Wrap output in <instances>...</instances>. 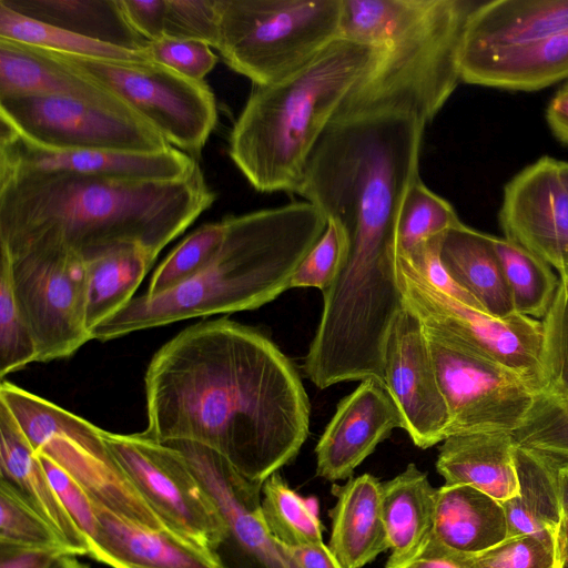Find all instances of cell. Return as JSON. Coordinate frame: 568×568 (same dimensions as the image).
Returning a JSON list of instances; mask_svg holds the SVG:
<instances>
[{
  "mask_svg": "<svg viewBox=\"0 0 568 568\" xmlns=\"http://www.w3.org/2000/svg\"><path fill=\"white\" fill-rule=\"evenodd\" d=\"M164 444L185 458L213 499L223 523L210 550L219 568H300L288 547L268 530L262 514V486L242 476L222 455L190 440Z\"/></svg>",
  "mask_w": 568,
  "mask_h": 568,
  "instance_id": "14",
  "label": "cell"
},
{
  "mask_svg": "<svg viewBox=\"0 0 568 568\" xmlns=\"http://www.w3.org/2000/svg\"><path fill=\"white\" fill-rule=\"evenodd\" d=\"M385 388L413 443L429 448L446 438L448 412L420 322L404 307L384 353Z\"/></svg>",
  "mask_w": 568,
  "mask_h": 568,
  "instance_id": "16",
  "label": "cell"
},
{
  "mask_svg": "<svg viewBox=\"0 0 568 568\" xmlns=\"http://www.w3.org/2000/svg\"><path fill=\"white\" fill-rule=\"evenodd\" d=\"M0 403L36 453L51 458L95 504L138 525L166 528L120 467L101 428L10 382L0 384Z\"/></svg>",
  "mask_w": 568,
  "mask_h": 568,
  "instance_id": "7",
  "label": "cell"
},
{
  "mask_svg": "<svg viewBox=\"0 0 568 568\" xmlns=\"http://www.w3.org/2000/svg\"><path fill=\"white\" fill-rule=\"evenodd\" d=\"M452 204L419 178L407 191L396 229V257H408L426 243L460 225Z\"/></svg>",
  "mask_w": 568,
  "mask_h": 568,
  "instance_id": "34",
  "label": "cell"
},
{
  "mask_svg": "<svg viewBox=\"0 0 568 568\" xmlns=\"http://www.w3.org/2000/svg\"><path fill=\"white\" fill-rule=\"evenodd\" d=\"M21 95L72 97L129 108L113 93L57 62L40 48L0 38V98Z\"/></svg>",
  "mask_w": 568,
  "mask_h": 568,
  "instance_id": "26",
  "label": "cell"
},
{
  "mask_svg": "<svg viewBox=\"0 0 568 568\" xmlns=\"http://www.w3.org/2000/svg\"><path fill=\"white\" fill-rule=\"evenodd\" d=\"M559 170L562 181L568 189V162L559 161Z\"/></svg>",
  "mask_w": 568,
  "mask_h": 568,
  "instance_id": "55",
  "label": "cell"
},
{
  "mask_svg": "<svg viewBox=\"0 0 568 568\" xmlns=\"http://www.w3.org/2000/svg\"><path fill=\"white\" fill-rule=\"evenodd\" d=\"M566 85H568V82L566 83Z\"/></svg>",
  "mask_w": 568,
  "mask_h": 568,
  "instance_id": "57",
  "label": "cell"
},
{
  "mask_svg": "<svg viewBox=\"0 0 568 568\" xmlns=\"http://www.w3.org/2000/svg\"><path fill=\"white\" fill-rule=\"evenodd\" d=\"M517 314L544 318L555 300L559 276L551 266L526 248L490 235Z\"/></svg>",
  "mask_w": 568,
  "mask_h": 568,
  "instance_id": "32",
  "label": "cell"
},
{
  "mask_svg": "<svg viewBox=\"0 0 568 568\" xmlns=\"http://www.w3.org/2000/svg\"><path fill=\"white\" fill-rule=\"evenodd\" d=\"M144 386L149 436L202 444L255 483L293 462L308 436L310 402L293 363L263 333L227 317L166 342Z\"/></svg>",
  "mask_w": 568,
  "mask_h": 568,
  "instance_id": "1",
  "label": "cell"
},
{
  "mask_svg": "<svg viewBox=\"0 0 568 568\" xmlns=\"http://www.w3.org/2000/svg\"><path fill=\"white\" fill-rule=\"evenodd\" d=\"M101 435L135 490L168 529L209 550L219 542L223 532L220 514L181 453L145 432L101 429Z\"/></svg>",
  "mask_w": 568,
  "mask_h": 568,
  "instance_id": "11",
  "label": "cell"
},
{
  "mask_svg": "<svg viewBox=\"0 0 568 568\" xmlns=\"http://www.w3.org/2000/svg\"><path fill=\"white\" fill-rule=\"evenodd\" d=\"M444 235L433 239L408 257V262L430 285L449 297L480 312L481 305L464 290L447 272L439 256L440 242ZM487 314V313H486Z\"/></svg>",
  "mask_w": 568,
  "mask_h": 568,
  "instance_id": "46",
  "label": "cell"
},
{
  "mask_svg": "<svg viewBox=\"0 0 568 568\" xmlns=\"http://www.w3.org/2000/svg\"><path fill=\"white\" fill-rule=\"evenodd\" d=\"M9 260L16 298L34 339L38 362L72 356L92 339L87 324L85 262L61 247Z\"/></svg>",
  "mask_w": 568,
  "mask_h": 568,
  "instance_id": "12",
  "label": "cell"
},
{
  "mask_svg": "<svg viewBox=\"0 0 568 568\" xmlns=\"http://www.w3.org/2000/svg\"><path fill=\"white\" fill-rule=\"evenodd\" d=\"M483 0H342L339 38L374 58L334 116L400 111L432 122L460 79V51Z\"/></svg>",
  "mask_w": 568,
  "mask_h": 568,
  "instance_id": "4",
  "label": "cell"
},
{
  "mask_svg": "<svg viewBox=\"0 0 568 568\" xmlns=\"http://www.w3.org/2000/svg\"><path fill=\"white\" fill-rule=\"evenodd\" d=\"M435 489L427 475L415 464L394 478L382 483V513L390 556L397 564L414 556L429 539L433 530Z\"/></svg>",
  "mask_w": 568,
  "mask_h": 568,
  "instance_id": "28",
  "label": "cell"
},
{
  "mask_svg": "<svg viewBox=\"0 0 568 568\" xmlns=\"http://www.w3.org/2000/svg\"><path fill=\"white\" fill-rule=\"evenodd\" d=\"M473 557L478 568H555L557 550L550 539L518 535Z\"/></svg>",
  "mask_w": 568,
  "mask_h": 568,
  "instance_id": "42",
  "label": "cell"
},
{
  "mask_svg": "<svg viewBox=\"0 0 568 568\" xmlns=\"http://www.w3.org/2000/svg\"><path fill=\"white\" fill-rule=\"evenodd\" d=\"M439 256L450 276L496 318L516 314L490 234L464 223L447 231L440 242Z\"/></svg>",
  "mask_w": 568,
  "mask_h": 568,
  "instance_id": "27",
  "label": "cell"
},
{
  "mask_svg": "<svg viewBox=\"0 0 568 568\" xmlns=\"http://www.w3.org/2000/svg\"><path fill=\"white\" fill-rule=\"evenodd\" d=\"M88 555L111 568H219L205 547L168 528L138 525L95 504Z\"/></svg>",
  "mask_w": 568,
  "mask_h": 568,
  "instance_id": "19",
  "label": "cell"
},
{
  "mask_svg": "<svg viewBox=\"0 0 568 568\" xmlns=\"http://www.w3.org/2000/svg\"><path fill=\"white\" fill-rule=\"evenodd\" d=\"M262 514L270 532L286 546L324 542L317 515L278 471L263 483Z\"/></svg>",
  "mask_w": 568,
  "mask_h": 568,
  "instance_id": "35",
  "label": "cell"
},
{
  "mask_svg": "<svg viewBox=\"0 0 568 568\" xmlns=\"http://www.w3.org/2000/svg\"><path fill=\"white\" fill-rule=\"evenodd\" d=\"M328 548L343 568H363L389 550L382 513V483L371 474L333 486Z\"/></svg>",
  "mask_w": 568,
  "mask_h": 568,
  "instance_id": "24",
  "label": "cell"
},
{
  "mask_svg": "<svg viewBox=\"0 0 568 568\" xmlns=\"http://www.w3.org/2000/svg\"><path fill=\"white\" fill-rule=\"evenodd\" d=\"M566 30L568 0H483L468 18L460 58L523 47Z\"/></svg>",
  "mask_w": 568,
  "mask_h": 568,
  "instance_id": "20",
  "label": "cell"
},
{
  "mask_svg": "<svg viewBox=\"0 0 568 568\" xmlns=\"http://www.w3.org/2000/svg\"><path fill=\"white\" fill-rule=\"evenodd\" d=\"M155 258L143 247L124 245L85 262L87 324L90 332L133 298Z\"/></svg>",
  "mask_w": 568,
  "mask_h": 568,
  "instance_id": "31",
  "label": "cell"
},
{
  "mask_svg": "<svg viewBox=\"0 0 568 568\" xmlns=\"http://www.w3.org/2000/svg\"><path fill=\"white\" fill-rule=\"evenodd\" d=\"M556 469L558 474L562 515L568 516V466Z\"/></svg>",
  "mask_w": 568,
  "mask_h": 568,
  "instance_id": "53",
  "label": "cell"
},
{
  "mask_svg": "<svg viewBox=\"0 0 568 568\" xmlns=\"http://www.w3.org/2000/svg\"><path fill=\"white\" fill-rule=\"evenodd\" d=\"M164 36L217 43L216 0H166Z\"/></svg>",
  "mask_w": 568,
  "mask_h": 568,
  "instance_id": "44",
  "label": "cell"
},
{
  "mask_svg": "<svg viewBox=\"0 0 568 568\" xmlns=\"http://www.w3.org/2000/svg\"><path fill=\"white\" fill-rule=\"evenodd\" d=\"M541 321L545 392L568 398V275L559 276L555 300Z\"/></svg>",
  "mask_w": 568,
  "mask_h": 568,
  "instance_id": "40",
  "label": "cell"
},
{
  "mask_svg": "<svg viewBox=\"0 0 568 568\" xmlns=\"http://www.w3.org/2000/svg\"><path fill=\"white\" fill-rule=\"evenodd\" d=\"M402 428L397 406L376 379L361 381L344 397L315 447L316 475L329 481L347 479L385 440Z\"/></svg>",
  "mask_w": 568,
  "mask_h": 568,
  "instance_id": "18",
  "label": "cell"
},
{
  "mask_svg": "<svg viewBox=\"0 0 568 568\" xmlns=\"http://www.w3.org/2000/svg\"><path fill=\"white\" fill-rule=\"evenodd\" d=\"M549 129L558 141L568 145V85H564L551 99L546 110Z\"/></svg>",
  "mask_w": 568,
  "mask_h": 568,
  "instance_id": "51",
  "label": "cell"
},
{
  "mask_svg": "<svg viewBox=\"0 0 568 568\" xmlns=\"http://www.w3.org/2000/svg\"><path fill=\"white\" fill-rule=\"evenodd\" d=\"M47 568H89V566L77 559V555L62 554L54 558Z\"/></svg>",
  "mask_w": 568,
  "mask_h": 568,
  "instance_id": "54",
  "label": "cell"
},
{
  "mask_svg": "<svg viewBox=\"0 0 568 568\" xmlns=\"http://www.w3.org/2000/svg\"><path fill=\"white\" fill-rule=\"evenodd\" d=\"M195 158L170 146L158 152L105 150H49L0 124V173L65 172L119 179L176 180L197 168Z\"/></svg>",
  "mask_w": 568,
  "mask_h": 568,
  "instance_id": "17",
  "label": "cell"
},
{
  "mask_svg": "<svg viewBox=\"0 0 568 568\" xmlns=\"http://www.w3.org/2000/svg\"><path fill=\"white\" fill-rule=\"evenodd\" d=\"M32 362H38L36 343L16 298L10 260L0 253V377Z\"/></svg>",
  "mask_w": 568,
  "mask_h": 568,
  "instance_id": "38",
  "label": "cell"
},
{
  "mask_svg": "<svg viewBox=\"0 0 568 568\" xmlns=\"http://www.w3.org/2000/svg\"><path fill=\"white\" fill-rule=\"evenodd\" d=\"M226 234L225 219L199 226L180 242L158 266L146 296L163 294L203 270L219 252Z\"/></svg>",
  "mask_w": 568,
  "mask_h": 568,
  "instance_id": "37",
  "label": "cell"
},
{
  "mask_svg": "<svg viewBox=\"0 0 568 568\" xmlns=\"http://www.w3.org/2000/svg\"><path fill=\"white\" fill-rule=\"evenodd\" d=\"M131 28L149 42L164 37L166 0H119Z\"/></svg>",
  "mask_w": 568,
  "mask_h": 568,
  "instance_id": "47",
  "label": "cell"
},
{
  "mask_svg": "<svg viewBox=\"0 0 568 568\" xmlns=\"http://www.w3.org/2000/svg\"><path fill=\"white\" fill-rule=\"evenodd\" d=\"M30 19L121 47L145 50L149 41L125 20L119 0H0Z\"/></svg>",
  "mask_w": 568,
  "mask_h": 568,
  "instance_id": "30",
  "label": "cell"
},
{
  "mask_svg": "<svg viewBox=\"0 0 568 568\" xmlns=\"http://www.w3.org/2000/svg\"><path fill=\"white\" fill-rule=\"evenodd\" d=\"M498 223L504 237L531 252L559 275L568 260V189L559 160L541 156L504 186Z\"/></svg>",
  "mask_w": 568,
  "mask_h": 568,
  "instance_id": "15",
  "label": "cell"
},
{
  "mask_svg": "<svg viewBox=\"0 0 568 568\" xmlns=\"http://www.w3.org/2000/svg\"><path fill=\"white\" fill-rule=\"evenodd\" d=\"M59 555L62 554L0 545V568H47Z\"/></svg>",
  "mask_w": 568,
  "mask_h": 568,
  "instance_id": "49",
  "label": "cell"
},
{
  "mask_svg": "<svg viewBox=\"0 0 568 568\" xmlns=\"http://www.w3.org/2000/svg\"><path fill=\"white\" fill-rule=\"evenodd\" d=\"M41 50L113 93L170 145L193 158L216 125L215 98L204 81L184 78L153 61H116Z\"/></svg>",
  "mask_w": 568,
  "mask_h": 568,
  "instance_id": "8",
  "label": "cell"
},
{
  "mask_svg": "<svg viewBox=\"0 0 568 568\" xmlns=\"http://www.w3.org/2000/svg\"><path fill=\"white\" fill-rule=\"evenodd\" d=\"M556 567L568 568V516H564L556 541Z\"/></svg>",
  "mask_w": 568,
  "mask_h": 568,
  "instance_id": "52",
  "label": "cell"
},
{
  "mask_svg": "<svg viewBox=\"0 0 568 568\" xmlns=\"http://www.w3.org/2000/svg\"><path fill=\"white\" fill-rule=\"evenodd\" d=\"M0 481L43 517L71 554L88 555V541L73 523L19 424L0 403Z\"/></svg>",
  "mask_w": 568,
  "mask_h": 568,
  "instance_id": "21",
  "label": "cell"
},
{
  "mask_svg": "<svg viewBox=\"0 0 568 568\" xmlns=\"http://www.w3.org/2000/svg\"><path fill=\"white\" fill-rule=\"evenodd\" d=\"M0 38L49 51L116 61H151L148 50H129L24 17L0 4Z\"/></svg>",
  "mask_w": 568,
  "mask_h": 568,
  "instance_id": "33",
  "label": "cell"
},
{
  "mask_svg": "<svg viewBox=\"0 0 568 568\" xmlns=\"http://www.w3.org/2000/svg\"><path fill=\"white\" fill-rule=\"evenodd\" d=\"M0 122L49 150L158 152L172 146L130 108L72 97L0 98Z\"/></svg>",
  "mask_w": 568,
  "mask_h": 568,
  "instance_id": "10",
  "label": "cell"
},
{
  "mask_svg": "<svg viewBox=\"0 0 568 568\" xmlns=\"http://www.w3.org/2000/svg\"><path fill=\"white\" fill-rule=\"evenodd\" d=\"M518 491L501 501L508 525L507 537L534 535L557 541L564 517L557 469L537 454L516 446Z\"/></svg>",
  "mask_w": 568,
  "mask_h": 568,
  "instance_id": "29",
  "label": "cell"
},
{
  "mask_svg": "<svg viewBox=\"0 0 568 568\" xmlns=\"http://www.w3.org/2000/svg\"><path fill=\"white\" fill-rule=\"evenodd\" d=\"M214 200L200 166L176 180L0 173V252L61 247L90 262L136 245L158 256Z\"/></svg>",
  "mask_w": 568,
  "mask_h": 568,
  "instance_id": "2",
  "label": "cell"
},
{
  "mask_svg": "<svg viewBox=\"0 0 568 568\" xmlns=\"http://www.w3.org/2000/svg\"><path fill=\"white\" fill-rule=\"evenodd\" d=\"M287 547L300 568H343L324 542Z\"/></svg>",
  "mask_w": 568,
  "mask_h": 568,
  "instance_id": "50",
  "label": "cell"
},
{
  "mask_svg": "<svg viewBox=\"0 0 568 568\" xmlns=\"http://www.w3.org/2000/svg\"><path fill=\"white\" fill-rule=\"evenodd\" d=\"M374 53L338 38L285 80L253 85L231 130L229 155L254 190L296 194L312 150Z\"/></svg>",
  "mask_w": 568,
  "mask_h": 568,
  "instance_id": "5",
  "label": "cell"
},
{
  "mask_svg": "<svg viewBox=\"0 0 568 568\" xmlns=\"http://www.w3.org/2000/svg\"><path fill=\"white\" fill-rule=\"evenodd\" d=\"M37 454L67 513L88 541L93 536L98 525L95 503L90 498L87 491L51 458L44 454Z\"/></svg>",
  "mask_w": 568,
  "mask_h": 568,
  "instance_id": "45",
  "label": "cell"
},
{
  "mask_svg": "<svg viewBox=\"0 0 568 568\" xmlns=\"http://www.w3.org/2000/svg\"><path fill=\"white\" fill-rule=\"evenodd\" d=\"M225 222L224 241L203 270L163 294L133 296L91 329L92 339L263 306L290 290L294 272L327 225L307 201L227 216Z\"/></svg>",
  "mask_w": 568,
  "mask_h": 568,
  "instance_id": "3",
  "label": "cell"
},
{
  "mask_svg": "<svg viewBox=\"0 0 568 568\" xmlns=\"http://www.w3.org/2000/svg\"><path fill=\"white\" fill-rule=\"evenodd\" d=\"M348 255V237L335 221L326 229L294 272L288 288L315 287L326 291L338 277Z\"/></svg>",
  "mask_w": 568,
  "mask_h": 568,
  "instance_id": "41",
  "label": "cell"
},
{
  "mask_svg": "<svg viewBox=\"0 0 568 568\" xmlns=\"http://www.w3.org/2000/svg\"><path fill=\"white\" fill-rule=\"evenodd\" d=\"M511 436L516 446L537 454L552 467L568 466V398L538 393Z\"/></svg>",
  "mask_w": 568,
  "mask_h": 568,
  "instance_id": "36",
  "label": "cell"
},
{
  "mask_svg": "<svg viewBox=\"0 0 568 568\" xmlns=\"http://www.w3.org/2000/svg\"><path fill=\"white\" fill-rule=\"evenodd\" d=\"M146 50L151 61L194 81H203L217 62L211 47L196 40L164 36L149 42Z\"/></svg>",
  "mask_w": 568,
  "mask_h": 568,
  "instance_id": "43",
  "label": "cell"
},
{
  "mask_svg": "<svg viewBox=\"0 0 568 568\" xmlns=\"http://www.w3.org/2000/svg\"><path fill=\"white\" fill-rule=\"evenodd\" d=\"M508 525L501 501L468 485L437 489L430 538L467 555L483 552L507 538Z\"/></svg>",
  "mask_w": 568,
  "mask_h": 568,
  "instance_id": "25",
  "label": "cell"
},
{
  "mask_svg": "<svg viewBox=\"0 0 568 568\" xmlns=\"http://www.w3.org/2000/svg\"><path fill=\"white\" fill-rule=\"evenodd\" d=\"M424 333L448 412L446 437L516 430L539 392L514 371L426 328Z\"/></svg>",
  "mask_w": 568,
  "mask_h": 568,
  "instance_id": "13",
  "label": "cell"
},
{
  "mask_svg": "<svg viewBox=\"0 0 568 568\" xmlns=\"http://www.w3.org/2000/svg\"><path fill=\"white\" fill-rule=\"evenodd\" d=\"M462 82L511 91H536L568 80V30L537 42L460 58Z\"/></svg>",
  "mask_w": 568,
  "mask_h": 568,
  "instance_id": "22",
  "label": "cell"
},
{
  "mask_svg": "<svg viewBox=\"0 0 568 568\" xmlns=\"http://www.w3.org/2000/svg\"><path fill=\"white\" fill-rule=\"evenodd\" d=\"M403 305L427 331L498 363L539 393L546 390L542 321L520 314L496 318L430 285L408 262L396 257Z\"/></svg>",
  "mask_w": 568,
  "mask_h": 568,
  "instance_id": "9",
  "label": "cell"
},
{
  "mask_svg": "<svg viewBox=\"0 0 568 568\" xmlns=\"http://www.w3.org/2000/svg\"><path fill=\"white\" fill-rule=\"evenodd\" d=\"M513 436L507 432H478L446 437L436 469L447 485H468L499 501L518 491Z\"/></svg>",
  "mask_w": 568,
  "mask_h": 568,
  "instance_id": "23",
  "label": "cell"
},
{
  "mask_svg": "<svg viewBox=\"0 0 568 568\" xmlns=\"http://www.w3.org/2000/svg\"><path fill=\"white\" fill-rule=\"evenodd\" d=\"M0 545L71 554L53 527L2 481Z\"/></svg>",
  "mask_w": 568,
  "mask_h": 568,
  "instance_id": "39",
  "label": "cell"
},
{
  "mask_svg": "<svg viewBox=\"0 0 568 568\" xmlns=\"http://www.w3.org/2000/svg\"><path fill=\"white\" fill-rule=\"evenodd\" d=\"M561 275H568V260H567L566 265H565V271H564V273ZM561 275H559V276H561Z\"/></svg>",
  "mask_w": 568,
  "mask_h": 568,
  "instance_id": "56",
  "label": "cell"
},
{
  "mask_svg": "<svg viewBox=\"0 0 568 568\" xmlns=\"http://www.w3.org/2000/svg\"><path fill=\"white\" fill-rule=\"evenodd\" d=\"M385 568H478L473 555L450 550L429 537L427 542L408 559L387 564Z\"/></svg>",
  "mask_w": 568,
  "mask_h": 568,
  "instance_id": "48",
  "label": "cell"
},
{
  "mask_svg": "<svg viewBox=\"0 0 568 568\" xmlns=\"http://www.w3.org/2000/svg\"><path fill=\"white\" fill-rule=\"evenodd\" d=\"M215 49L253 85L285 80L339 38L342 0H216Z\"/></svg>",
  "mask_w": 568,
  "mask_h": 568,
  "instance_id": "6",
  "label": "cell"
}]
</instances>
